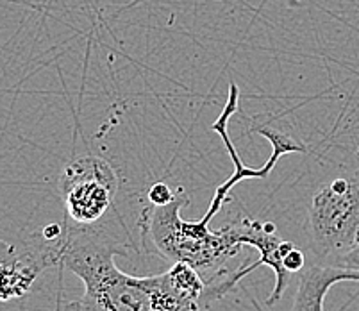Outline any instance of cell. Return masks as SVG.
Segmentation results:
<instances>
[{
  "label": "cell",
  "instance_id": "5b68a950",
  "mask_svg": "<svg viewBox=\"0 0 359 311\" xmlns=\"http://www.w3.org/2000/svg\"><path fill=\"white\" fill-rule=\"evenodd\" d=\"M238 99H240V91H238V86L234 83H231L229 84V99H227V104H225L224 111H222V114L217 119V122L211 126V129H213L215 133L220 134V138L224 140L225 147H227V152H229L231 159L234 161V173L231 176L229 179H227V181L224 183V185L218 186L217 192H215V197H213V201H211L210 209H208V213L204 215L205 220H210V222H211V218H213L215 215L220 211L222 206L229 201L231 199L229 192L238 185V183L245 181V179L266 178V176L272 172L273 166H276L277 159H279L280 156H285V154L306 152V147L302 145V143H300L295 136L283 133V131H279L277 127L269 126V124H263V126L254 127L252 131L254 133H259L261 136H264V138L272 143V149H273L272 156L269 158L266 165L261 166V168H250V166H245L243 163H241L240 156H238L236 149H234L233 142H231L229 134H227V122H229L231 114L236 113Z\"/></svg>",
  "mask_w": 359,
  "mask_h": 311
},
{
  "label": "cell",
  "instance_id": "ba28073f",
  "mask_svg": "<svg viewBox=\"0 0 359 311\" xmlns=\"http://www.w3.org/2000/svg\"><path fill=\"white\" fill-rule=\"evenodd\" d=\"M175 193H177V190H172L166 183H154L147 192V199H149L150 204L165 206L174 201Z\"/></svg>",
  "mask_w": 359,
  "mask_h": 311
},
{
  "label": "cell",
  "instance_id": "3957f363",
  "mask_svg": "<svg viewBox=\"0 0 359 311\" xmlns=\"http://www.w3.org/2000/svg\"><path fill=\"white\" fill-rule=\"evenodd\" d=\"M306 229L313 252L325 265L359 244V170L338 173L313 190Z\"/></svg>",
  "mask_w": 359,
  "mask_h": 311
},
{
  "label": "cell",
  "instance_id": "9c48e42d",
  "mask_svg": "<svg viewBox=\"0 0 359 311\" xmlns=\"http://www.w3.org/2000/svg\"><path fill=\"white\" fill-rule=\"evenodd\" d=\"M283 267L288 272L290 276L292 274H300V272L306 268V252L299 247V245H293L288 252L283 258Z\"/></svg>",
  "mask_w": 359,
  "mask_h": 311
},
{
  "label": "cell",
  "instance_id": "30bf717a",
  "mask_svg": "<svg viewBox=\"0 0 359 311\" xmlns=\"http://www.w3.org/2000/svg\"><path fill=\"white\" fill-rule=\"evenodd\" d=\"M334 265L359 272V244H355L351 251L345 252L341 258H338V260L334 261Z\"/></svg>",
  "mask_w": 359,
  "mask_h": 311
},
{
  "label": "cell",
  "instance_id": "8992f818",
  "mask_svg": "<svg viewBox=\"0 0 359 311\" xmlns=\"http://www.w3.org/2000/svg\"><path fill=\"white\" fill-rule=\"evenodd\" d=\"M229 225L233 229L234 240L238 244L243 245V247H252L259 252V260L256 263L250 265V267L245 265V267L238 268L234 272V276L240 281L241 277L247 276L249 272H252L259 265H266V267L272 268L273 274H276V286H273V291L266 299V306H273V304L283 299L290 284V274L283 267V258L295 244L280 238L272 222H261L252 217H245L231 222Z\"/></svg>",
  "mask_w": 359,
  "mask_h": 311
},
{
  "label": "cell",
  "instance_id": "277c9868",
  "mask_svg": "<svg viewBox=\"0 0 359 311\" xmlns=\"http://www.w3.org/2000/svg\"><path fill=\"white\" fill-rule=\"evenodd\" d=\"M120 179L106 159L84 154L77 156L61 172L60 192L67 224L72 227H100L113 209Z\"/></svg>",
  "mask_w": 359,
  "mask_h": 311
},
{
  "label": "cell",
  "instance_id": "7a4b0ae2",
  "mask_svg": "<svg viewBox=\"0 0 359 311\" xmlns=\"http://www.w3.org/2000/svg\"><path fill=\"white\" fill-rule=\"evenodd\" d=\"M190 202V195L184 188H177L174 201L165 206L147 204L140 215V231L143 241L168 261H184L197 268L211 283L220 279L229 270L225 263L243 251V245L234 240L233 229L225 227L213 231L210 220H184L181 209Z\"/></svg>",
  "mask_w": 359,
  "mask_h": 311
},
{
  "label": "cell",
  "instance_id": "6da1fadb",
  "mask_svg": "<svg viewBox=\"0 0 359 311\" xmlns=\"http://www.w3.org/2000/svg\"><path fill=\"white\" fill-rule=\"evenodd\" d=\"M60 263L84 284V293L67 311H208L210 306L184 299L170 284L166 272L136 277L115 265L129 245L102 227H72L63 224Z\"/></svg>",
  "mask_w": 359,
  "mask_h": 311
},
{
  "label": "cell",
  "instance_id": "8fae6325",
  "mask_svg": "<svg viewBox=\"0 0 359 311\" xmlns=\"http://www.w3.org/2000/svg\"><path fill=\"white\" fill-rule=\"evenodd\" d=\"M208 311H210V310H208Z\"/></svg>",
  "mask_w": 359,
  "mask_h": 311
},
{
  "label": "cell",
  "instance_id": "52a82bcc",
  "mask_svg": "<svg viewBox=\"0 0 359 311\" xmlns=\"http://www.w3.org/2000/svg\"><path fill=\"white\" fill-rule=\"evenodd\" d=\"M354 281L359 283V272L338 265H311L300 272L299 288L292 311H325L324 303L334 284Z\"/></svg>",
  "mask_w": 359,
  "mask_h": 311
}]
</instances>
